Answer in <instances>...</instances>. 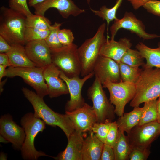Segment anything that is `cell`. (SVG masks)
<instances>
[{
  "label": "cell",
  "instance_id": "obj_3",
  "mask_svg": "<svg viewBox=\"0 0 160 160\" xmlns=\"http://www.w3.org/2000/svg\"><path fill=\"white\" fill-rule=\"evenodd\" d=\"M0 11V35L11 45H25L24 35L26 17L4 6Z\"/></svg>",
  "mask_w": 160,
  "mask_h": 160
},
{
  "label": "cell",
  "instance_id": "obj_44",
  "mask_svg": "<svg viewBox=\"0 0 160 160\" xmlns=\"http://www.w3.org/2000/svg\"><path fill=\"white\" fill-rule=\"evenodd\" d=\"M7 67L5 66L0 65V81L3 77L6 76Z\"/></svg>",
  "mask_w": 160,
  "mask_h": 160
},
{
  "label": "cell",
  "instance_id": "obj_48",
  "mask_svg": "<svg viewBox=\"0 0 160 160\" xmlns=\"http://www.w3.org/2000/svg\"><path fill=\"white\" fill-rule=\"evenodd\" d=\"M87 1V2L88 3V4L89 5L90 4V0H86Z\"/></svg>",
  "mask_w": 160,
  "mask_h": 160
},
{
  "label": "cell",
  "instance_id": "obj_38",
  "mask_svg": "<svg viewBox=\"0 0 160 160\" xmlns=\"http://www.w3.org/2000/svg\"><path fill=\"white\" fill-rule=\"evenodd\" d=\"M148 12L160 16V1L152 0L145 3L143 6Z\"/></svg>",
  "mask_w": 160,
  "mask_h": 160
},
{
  "label": "cell",
  "instance_id": "obj_31",
  "mask_svg": "<svg viewBox=\"0 0 160 160\" xmlns=\"http://www.w3.org/2000/svg\"><path fill=\"white\" fill-rule=\"evenodd\" d=\"M50 30L26 27L24 32V38L27 43L32 41L45 40L49 34Z\"/></svg>",
  "mask_w": 160,
  "mask_h": 160
},
{
  "label": "cell",
  "instance_id": "obj_32",
  "mask_svg": "<svg viewBox=\"0 0 160 160\" xmlns=\"http://www.w3.org/2000/svg\"><path fill=\"white\" fill-rule=\"evenodd\" d=\"M62 23L56 22L52 25L50 32L45 39L50 49H57L63 47L59 40L58 32Z\"/></svg>",
  "mask_w": 160,
  "mask_h": 160
},
{
  "label": "cell",
  "instance_id": "obj_9",
  "mask_svg": "<svg viewBox=\"0 0 160 160\" xmlns=\"http://www.w3.org/2000/svg\"><path fill=\"white\" fill-rule=\"evenodd\" d=\"M44 69L36 66L14 67L9 66L6 69V76L12 78L19 76L33 88L36 93L44 98L48 95L47 84L43 75Z\"/></svg>",
  "mask_w": 160,
  "mask_h": 160
},
{
  "label": "cell",
  "instance_id": "obj_29",
  "mask_svg": "<svg viewBox=\"0 0 160 160\" xmlns=\"http://www.w3.org/2000/svg\"><path fill=\"white\" fill-rule=\"evenodd\" d=\"M25 25L26 27L43 30H50L52 27L49 19L44 16L37 14L26 17Z\"/></svg>",
  "mask_w": 160,
  "mask_h": 160
},
{
  "label": "cell",
  "instance_id": "obj_42",
  "mask_svg": "<svg viewBox=\"0 0 160 160\" xmlns=\"http://www.w3.org/2000/svg\"><path fill=\"white\" fill-rule=\"evenodd\" d=\"M0 65L10 66L9 57L7 54L0 53Z\"/></svg>",
  "mask_w": 160,
  "mask_h": 160
},
{
  "label": "cell",
  "instance_id": "obj_43",
  "mask_svg": "<svg viewBox=\"0 0 160 160\" xmlns=\"http://www.w3.org/2000/svg\"><path fill=\"white\" fill-rule=\"evenodd\" d=\"M157 121L160 124V97L157 100Z\"/></svg>",
  "mask_w": 160,
  "mask_h": 160
},
{
  "label": "cell",
  "instance_id": "obj_33",
  "mask_svg": "<svg viewBox=\"0 0 160 160\" xmlns=\"http://www.w3.org/2000/svg\"><path fill=\"white\" fill-rule=\"evenodd\" d=\"M111 122L110 121H107L104 123L97 122L92 127V131L104 143H105L107 135Z\"/></svg>",
  "mask_w": 160,
  "mask_h": 160
},
{
  "label": "cell",
  "instance_id": "obj_24",
  "mask_svg": "<svg viewBox=\"0 0 160 160\" xmlns=\"http://www.w3.org/2000/svg\"><path fill=\"white\" fill-rule=\"evenodd\" d=\"M136 48L146 60V63L143 66L160 68V42L157 48H152L140 42L136 45Z\"/></svg>",
  "mask_w": 160,
  "mask_h": 160
},
{
  "label": "cell",
  "instance_id": "obj_10",
  "mask_svg": "<svg viewBox=\"0 0 160 160\" xmlns=\"http://www.w3.org/2000/svg\"><path fill=\"white\" fill-rule=\"evenodd\" d=\"M160 135V124L157 121L137 125L127 134L132 148L148 149Z\"/></svg>",
  "mask_w": 160,
  "mask_h": 160
},
{
  "label": "cell",
  "instance_id": "obj_1",
  "mask_svg": "<svg viewBox=\"0 0 160 160\" xmlns=\"http://www.w3.org/2000/svg\"><path fill=\"white\" fill-rule=\"evenodd\" d=\"M22 90L32 105L35 116L41 119L48 125L59 127L67 138L75 130L72 121L65 113L61 114L54 111L46 104L43 98L35 92L25 87H23Z\"/></svg>",
  "mask_w": 160,
  "mask_h": 160
},
{
  "label": "cell",
  "instance_id": "obj_4",
  "mask_svg": "<svg viewBox=\"0 0 160 160\" xmlns=\"http://www.w3.org/2000/svg\"><path fill=\"white\" fill-rule=\"evenodd\" d=\"M20 122L25 133V140L20 150L23 159L24 160H36L42 156L53 158V157L47 155L44 152L37 151L34 146L36 137L39 132H42L46 128L45 122L35 116L34 113L29 112L21 118Z\"/></svg>",
  "mask_w": 160,
  "mask_h": 160
},
{
  "label": "cell",
  "instance_id": "obj_26",
  "mask_svg": "<svg viewBox=\"0 0 160 160\" xmlns=\"http://www.w3.org/2000/svg\"><path fill=\"white\" fill-rule=\"evenodd\" d=\"M119 65L121 80L135 84L138 80L143 69L129 66L120 62Z\"/></svg>",
  "mask_w": 160,
  "mask_h": 160
},
{
  "label": "cell",
  "instance_id": "obj_37",
  "mask_svg": "<svg viewBox=\"0 0 160 160\" xmlns=\"http://www.w3.org/2000/svg\"><path fill=\"white\" fill-rule=\"evenodd\" d=\"M150 153V151L148 149L132 148L129 154V159L130 160H145Z\"/></svg>",
  "mask_w": 160,
  "mask_h": 160
},
{
  "label": "cell",
  "instance_id": "obj_27",
  "mask_svg": "<svg viewBox=\"0 0 160 160\" xmlns=\"http://www.w3.org/2000/svg\"><path fill=\"white\" fill-rule=\"evenodd\" d=\"M157 100L144 103L138 125L152 122L157 120Z\"/></svg>",
  "mask_w": 160,
  "mask_h": 160
},
{
  "label": "cell",
  "instance_id": "obj_21",
  "mask_svg": "<svg viewBox=\"0 0 160 160\" xmlns=\"http://www.w3.org/2000/svg\"><path fill=\"white\" fill-rule=\"evenodd\" d=\"M104 143L91 131L84 140L82 151V160H100Z\"/></svg>",
  "mask_w": 160,
  "mask_h": 160
},
{
  "label": "cell",
  "instance_id": "obj_12",
  "mask_svg": "<svg viewBox=\"0 0 160 160\" xmlns=\"http://www.w3.org/2000/svg\"><path fill=\"white\" fill-rule=\"evenodd\" d=\"M94 75V72L92 71L82 79L79 76L69 78L61 71L60 77L66 83L70 95V99L65 106V111L71 112L84 105L85 103L81 95L82 89L85 82Z\"/></svg>",
  "mask_w": 160,
  "mask_h": 160
},
{
  "label": "cell",
  "instance_id": "obj_23",
  "mask_svg": "<svg viewBox=\"0 0 160 160\" xmlns=\"http://www.w3.org/2000/svg\"><path fill=\"white\" fill-rule=\"evenodd\" d=\"M142 110V107H135L131 111L119 117L116 121L118 130L128 133L134 127L138 124Z\"/></svg>",
  "mask_w": 160,
  "mask_h": 160
},
{
  "label": "cell",
  "instance_id": "obj_40",
  "mask_svg": "<svg viewBox=\"0 0 160 160\" xmlns=\"http://www.w3.org/2000/svg\"><path fill=\"white\" fill-rule=\"evenodd\" d=\"M11 47V45L0 35V53H7L10 50Z\"/></svg>",
  "mask_w": 160,
  "mask_h": 160
},
{
  "label": "cell",
  "instance_id": "obj_45",
  "mask_svg": "<svg viewBox=\"0 0 160 160\" xmlns=\"http://www.w3.org/2000/svg\"><path fill=\"white\" fill-rule=\"evenodd\" d=\"M45 0H28V4L30 7H33L36 4L42 2Z\"/></svg>",
  "mask_w": 160,
  "mask_h": 160
},
{
  "label": "cell",
  "instance_id": "obj_17",
  "mask_svg": "<svg viewBox=\"0 0 160 160\" xmlns=\"http://www.w3.org/2000/svg\"><path fill=\"white\" fill-rule=\"evenodd\" d=\"M25 48L28 57L36 67L44 69L52 63L51 49L45 40L28 42Z\"/></svg>",
  "mask_w": 160,
  "mask_h": 160
},
{
  "label": "cell",
  "instance_id": "obj_11",
  "mask_svg": "<svg viewBox=\"0 0 160 160\" xmlns=\"http://www.w3.org/2000/svg\"><path fill=\"white\" fill-rule=\"evenodd\" d=\"M124 28L135 33L144 40H148L160 37V35L150 34L145 31V27L142 21L137 19L131 12H126L121 19L115 20L110 28L111 39H114L118 31Z\"/></svg>",
  "mask_w": 160,
  "mask_h": 160
},
{
  "label": "cell",
  "instance_id": "obj_25",
  "mask_svg": "<svg viewBox=\"0 0 160 160\" xmlns=\"http://www.w3.org/2000/svg\"><path fill=\"white\" fill-rule=\"evenodd\" d=\"M124 132L118 130L117 138L113 148L115 160L129 159L132 149L128 137L125 135Z\"/></svg>",
  "mask_w": 160,
  "mask_h": 160
},
{
  "label": "cell",
  "instance_id": "obj_41",
  "mask_svg": "<svg viewBox=\"0 0 160 160\" xmlns=\"http://www.w3.org/2000/svg\"><path fill=\"white\" fill-rule=\"evenodd\" d=\"M132 4L133 8L137 9L146 2L152 0H127Z\"/></svg>",
  "mask_w": 160,
  "mask_h": 160
},
{
  "label": "cell",
  "instance_id": "obj_28",
  "mask_svg": "<svg viewBox=\"0 0 160 160\" xmlns=\"http://www.w3.org/2000/svg\"><path fill=\"white\" fill-rule=\"evenodd\" d=\"M123 0H116L114 5L111 8H108L105 5L101 7L99 10H95L90 9L91 11L96 15L105 20L107 23V31L110 22L117 18L116 17L117 10L120 6Z\"/></svg>",
  "mask_w": 160,
  "mask_h": 160
},
{
  "label": "cell",
  "instance_id": "obj_30",
  "mask_svg": "<svg viewBox=\"0 0 160 160\" xmlns=\"http://www.w3.org/2000/svg\"><path fill=\"white\" fill-rule=\"evenodd\" d=\"M144 59L138 50L130 48L124 54L120 62L132 67H139L145 64Z\"/></svg>",
  "mask_w": 160,
  "mask_h": 160
},
{
  "label": "cell",
  "instance_id": "obj_19",
  "mask_svg": "<svg viewBox=\"0 0 160 160\" xmlns=\"http://www.w3.org/2000/svg\"><path fill=\"white\" fill-rule=\"evenodd\" d=\"M65 149L53 158L57 160H82L83 133L74 130L67 138Z\"/></svg>",
  "mask_w": 160,
  "mask_h": 160
},
{
  "label": "cell",
  "instance_id": "obj_14",
  "mask_svg": "<svg viewBox=\"0 0 160 160\" xmlns=\"http://www.w3.org/2000/svg\"><path fill=\"white\" fill-rule=\"evenodd\" d=\"M72 121L75 130L81 133L91 132L94 124L97 122L92 107L85 103L81 107L71 112H65Z\"/></svg>",
  "mask_w": 160,
  "mask_h": 160
},
{
  "label": "cell",
  "instance_id": "obj_22",
  "mask_svg": "<svg viewBox=\"0 0 160 160\" xmlns=\"http://www.w3.org/2000/svg\"><path fill=\"white\" fill-rule=\"evenodd\" d=\"M23 45L19 44L11 45L10 50L7 54L10 66L14 67H31L36 66L28 57Z\"/></svg>",
  "mask_w": 160,
  "mask_h": 160
},
{
  "label": "cell",
  "instance_id": "obj_39",
  "mask_svg": "<svg viewBox=\"0 0 160 160\" xmlns=\"http://www.w3.org/2000/svg\"><path fill=\"white\" fill-rule=\"evenodd\" d=\"M100 160H114L115 156L113 148L104 143Z\"/></svg>",
  "mask_w": 160,
  "mask_h": 160
},
{
  "label": "cell",
  "instance_id": "obj_2",
  "mask_svg": "<svg viewBox=\"0 0 160 160\" xmlns=\"http://www.w3.org/2000/svg\"><path fill=\"white\" fill-rule=\"evenodd\" d=\"M140 76L135 84L136 92L130 105L139 107L142 103L160 97V68L143 66Z\"/></svg>",
  "mask_w": 160,
  "mask_h": 160
},
{
  "label": "cell",
  "instance_id": "obj_6",
  "mask_svg": "<svg viewBox=\"0 0 160 160\" xmlns=\"http://www.w3.org/2000/svg\"><path fill=\"white\" fill-rule=\"evenodd\" d=\"M78 46L73 43L57 49H51L52 63L67 77L79 76L81 67Z\"/></svg>",
  "mask_w": 160,
  "mask_h": 160
},
{
  "label": "cell",
  "instance_id": "obj_46",
  "mask_svg": "<svg viewBox=\"0 0 160 160\" xmlns=\"http://www.w3.org/2000/svg\"><path fill=\"white\" fill-rule=\"evenodd\" d=\"M7 156L3 152H1L0 155V160H7Z\"/></svg>",
  "mask_w": 160,
  "mask_h": 160
},
{
  "label": "cell",
  "instance_id": "obj_20",
  "mask_svg": "<svg viewBox=\"0 0 160 160\" xmlns=\"http://www.w3.org/2000/svg\"><path fill=\"white\" fill-rule=\"evenodd\" d=\"M107 37L100 50L99 55L111 59L117 63L120 62L123 55L132 44L126 38L120 39L119 41Z\"/></svg>",
  "mask_w": 160,
  "mask_h": 160
},
{
  "label": "cell",
  "instance_id": "obj_16",
  "mask_svg": "<svg viewBox=\"0 0 160 160\" xmlns=\"http://www.w3.org/2000/svg\"><path fill=\"white\" fill-rule=\"evenodd\" d=\"M93 71L102 84L108 80L114 83L121 81L118 63L109 58L99 55L95 64Z\"/></svg>",
  "mask_w": 160,
  "mask_h": 160
},
{
  "label": "cell",
  "instance_id": "obj_47",
  "mask_svg": "<svg viewBox=\"0 0 160 160\" xmlns=\"http://www.w3.org/2000/svg\"><path fill=\"white\" fill-rule=\"evenodd\" d=\"M0 142L3 143H6L9 142L4 137L1 135H0Z\"/></svg>",
  "mask_w": 160,
  "mask_h": 160
},
{
  "label": "cell",
  "instance_id": "obj_7",
  "mask_svg": "<svg viewBox=\"0 0 160 160\" xmlns=\"http://www.w3.org/2000/svg\"><path fill=\"white\" fill-rule=\"evenodd\" d=\"M103 88L100 82L95 77L87 93L89 98L92 102V108L99 123H104L107 121H112L115 117V108L108 99Z\"/></svg>",
  "mask_w": 160,
  "mask_h": 160
},
{
  "label": "cell",
  "instance_id": "obj_36",
  "mask_svg": "<svg viewBox=\"0 0 160 160\" xmlns=\"http://www.w3.org/2000/svg\"><path fill=\"white\" fill-rule=\"evenodd\" d=\"M118 133V128L116 121L111 123L108 133L105 144L113 148L116 140Z\"/></svg>",
  "mask_w": 160,
  "mask_h": 160
},
{
  "label": "cell",
  "instance_id": "obj_13",
  "mask_svg": "<svg viewBox=\"0 0 160 160\" xmlns=\"http://www.w3.org/2000/svg\"><path fill=\"white\" fill-rule=\"evenodd\" d=\"M0 134L15 150H20L24 141L25 133L24 128L17 125L10 114H5L0 118Z\"/></svg>",
  "mask_w": 160,
  "mask_h": 160
},
{
  "label": "cell",
  "instance_id": "obj_5",
  "mask_svg": "<svg viewBox=\"0 0 160 160\" xmlns=\"http://www.w3.org/2000/svg\"><path fill=\"white\" fill-rule=\"evenodd\" d=\"M106 26L105 23L100 25L94 36L86 39L78 48L81 67L80 74L82 77L93 71L101 46L106 39L104 35Z\"/></svg>",
  "mask_w": 160,
  "mask_h": 160
},
{
  "label": "cell",
  "instance_id": "obj_49",
  "mask_svg": "<svg viewBox=\"0 0 160 160\" xmlns=\"http://www.w3.org/2000/svg\"></svg>",
  "mask_w": 160,
  "mask_h": 160
},
{
  "label": "cell",
  "instance_id": "obj_8",
  "mask_svg": "<svg viewBox=\"0 0 160 160\" xmlns=\"http://www.w3.org/2000/svg\"><path fill=\"white\" fill-rule=\"evenodd\" d=\"M102 85L103 87L107 88L109 92V100L115 106V113L119 117L122 116L124 113L125 106L135 95V84L122 80L119 82L114 83L107 80Z\"/></svg>",
  "mask_w": 160,
  "mask_h": 160
},
{
  "label": "cell",
  "instance_id": "obj_18",
  "mask_svg": "<svg viewBox=\"0 0 160 160\" xmlns=\"http://www.w3.org/2000/svg\"><path fill=\"white\" fill-rule=\"evenodd\" d=\"M60 72L52 63L44 69L43 75L50 98L69 94L66 83L60 77Z\"/></svg>",
  "mask_w": 160,
  "mask_h": 160
},
{
  "label": "cell",
  "instance_id": "obj_34",
  "mask_svg": "<svg viewBox=\"0 0 160 160\" xmlns=\"http://www.w3.org/2000/svg\"><path fill=\"white\" fill-rule=\"evenodd\" d=\"M9 8L26 17L33 14L28 7L27 0H9Z\"/></svg>",
  "mask_w": 160,
  "mask_h": 160
},
{
  "label": "cell",
  "instance_id": "obj_15",
  "mask_svg": "<svg viewBox=\"0 0 160 160\" xmlns=\"http://www.w3.org/2000/svg\"><path fill=\"white\" fill-rule=\"evenodd\" d=\"M33 7L35 14L43 16L49 9H56L62 16L65 19L70 15L76 16L85 12L84 9L79 8L72 0H45Z\"/></svg>",
  "mask_w": 160,
  "mask_h": 160
},
{
  "label": "cell",
  "instance_id": "obj_35",
  "mask_svg": "<svg viewBox=\"0 0 160 160\" xmlns=\"http://www.w3.org/2000/svg\"><path fill=\"white\" fill-rule=\"evenodd\" d=\"M58 35L60 42L63 46H69L73 44L74 38L71 30L60 29L58 31Z\"/></svg>",
  "mask_w": 160,
  "mask_h": 160
}]
</instances>
